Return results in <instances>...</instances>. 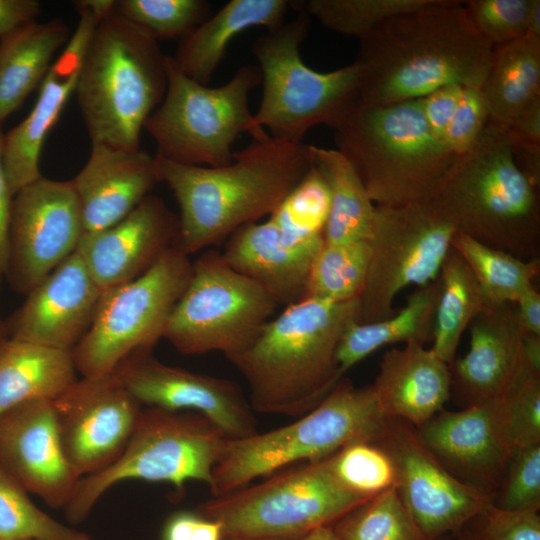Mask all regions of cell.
Listing matches in <instances>:
<instances>
[{
  "instance_id": "obj_1",
  "label": "cell",
  "mask_w": 540,
  "mask_h": 540,
  "mask_svg": "<svg viewBox=\"0 0 540 540\" xmlns=\"http://www.w3.org/2000/svg\"><path fill=\"white\" fill-rule=\"evenodd\" d=\"M492 56L464 1L431 0L359 39L360 101L389 105L447 85L481 88Z\"/></svg>"
},
{
  "instance_id": "obj_2",
  "label": "cell",
  "mask_w": 540,
  "mask_h": 540,
  "mask_svg": "<svg viewBox=\"0 0 540 540\" xmlns=\"http://www.w3.org/2000/svg\"><path fill=\"white\" fill-rule=\"evenodd\" d=\"M217 167L156 156L160 181L179 207L177 247L190 256L270 215L314 165L310 145L267 132Z\"/></svg>"
},
{
  "instance_id": "obj_3",
  "label": "cell",
  "mask_w": 540,
  "mask_h": 540,
  "mask_svg": "<svg viewBox=\"0 0 540 540\" xmlns=\"http://www.w3.org/2000/svg\"><path fill=\"white\" fill-rule=\"evenodd\" d=\"M354 322L358 299L303 298L271 318L247 348L227 357L248 385L253 411L299 417L317 406L342 379L336 350Z\"/></svg>"
},
{
  "instance_id": "obj_4",
  "label": "cell",
  "mask_w": 540,
  "mask_h": 540,
  "mask_svg": "<svg viewBox=\"0 0 540 540\" xmlns=\"http://www.w3.org/2000/svg\"><path fill=\"white\" fill-rule=\"evenodd\" d=\"M538 190L516 166L507 128L489 120L427 203L456 232L532 260L540 255Z\"/></svg>"
},
{
  "instance_id": "obj_5",
  "label": "cell",
  "mask_w": 540,
  "mask_h": 540,
  "mask_svg": "<svg viewBox=\"0 0 540 540\" xmlns=\"http://www.w3.org/2000/svg\"><path fill=\"white\" fill-rule=\"evenodd\" d=\"M166 89L158 41L112 8L91 35L74 92L91 145L139 150L144 124Z\"/></svg>"
},
{
  "instance_id": "obj_6",
  "label": "cell",
  "mask_w": 540,
  "mask_h": 540,
  "mask_svg": "<svg viewBox=\"0 0 540 540\" xmlns=\"http://www.w3.org/2000/svg\"><path fill=\"white\" fill-rule=\"evenodd\" d=\"M334 131L336 149L378 206L427 203L456 158L429 128L421 98L359 101Z\"/></svg>"
},
{
  "instance_id": "obj_7",
  "label": "cell",
  "mask_w": 540,
  "mask_h": 540,
  "mask_svg": "<svg viewBox=\"0 0 540 540\" xmlns=\"http://www.w3.org/2000/svg\"><path fill=\"white\" fill-rule=\"evenodd\" d=\"M387 419L371 385L342 378L313 409L292 423L226 441L208 486L213 497L249 485L295 463L315 462L358 441H378Z\"/></svg>"
},
{
  "instance_id": "obj_8",
  "label": "cell",
  "mask_w": 540,
  "mask_h": 540,
  "mask_svg": "<svg viewBox=\"0 0 540 540\" xmlns=\"http://www.w3.org/2000/svg\"><path fill=\"white\" fill-rule=\"evenodd\" d=\"M309 27L310 16L299 10L292 20L268 30L252 45L263 87L253 123L273 138L303 142L314 126L334 129L360 101L354 62L326 73L303 62L300 45Z\"/></svg>"
},
{
  "instance_id": "obj_9",
  "label": "cell",
  "mask_w": 540,
  "mask_h": 540,
  "mask_svg": "<svg viewBox=\"0 0 540 540\" xmlns=\"http://www.w3.org/2000/svg\"><path fill=\"white\" fill-rule=\"evenodd\" d=\"M227 439L199 413L143 408L122 454L102 471L80 479L63 508L66 519L81 523L109 489L124 481L168 483L178 491L189 481L209 486Z\"/></svg>"
},
{
  "instance_id": "obj_10",
  "label": "cell",
  "mask_w": 540,
  "mask_h": 540,
  "mask_svg": "<svg viewBox=\"0 0 540 540\" xmlns=\"http://www.w3.org/2000/svg\"><path fill=\"white\" fill-rule=\"evenodd\" d=\"M167 89L144 129L156 155L195 166L217 167L233 159L232 146L242 133H266L254 126L250 92L261 84L257 65L240 67L225 84L210 88L183 74L166 55Z\"/></svg>"
},
{
  "instance_id": "obj_11",
  "label": "cell",
  "mask_w": 540,
  "mask_h": 540,
  "mask_svg": "<svg viewBox=\"0 0 540 540\" xmlns=\"http://www.w3.org/2000/svg\"><path fill=\"white\" fill-rule=\"evenodd\" d=\"M269 476L213 497L197 512L219 522L228 540L292 538L332 526L368 500L337 481L328 457Z\"/></svg>"
},
{
  "instance_id": "obj_12",
  "label": "cell",
  "mask_w": 540,
  "mask_h": 540,
  "mask_svg": "<svg viewBox=\"0 0 540 540\" xmlns=\"http://www.w3.org/2000/svg\"><path fill=\"white\" fill-rule=\"evenodd\" d=\"M191 271L190 256L174 246L140 277L103 292L89 329L72 350L77 372L108 375L130 354L152 350Z\"/></svg>"
},
{
  "instance_id": "obj_13",
  "label": "cell",
  "mask_w": 540,
  "mask_h": 540,
  "mask_svg": "<svg viewBox=\"0 0 540 540\" xmlns=\"http://www.w3.org/2000/svg\"><path fill=\"white\" fill-rule=\"evenodd\" d=\"M276 307L266 291L234 270L221 252L207 250L192 262L163 338L182 354L220 352L227 358L251 344Z\"/></svg>"
},
{
  "instance_id": "obj_14",
  "label": "cell",
  "mask_w": 540,
  "mask_h": 540,
  "mask_svg": "<svg viewBox=\"0 0 540 540\" xmlns=\"http://www.w3.org/2000/svg\"><path fill=\"white\" fill-rule=\"evenodd\" d=\"M456 233L428 203L375 205L368 269L358 298L360 323L394 314L397 295L435 281Z\"/></svg>"
},
{
  "instance_id": "obj_15",
  "label": "cell",
  "mask_w": 540,
  "mask_h": 540,
  "mask_svg": "<svg viewBox=\"0 0 540 540\" xmlns=\"http://www.w3.org/2000/svg\"><path fill=\"white\" fill-rule=\"evenodd\" d=\"M84 233L72 180L45 177L23 187L12 201L5 279L27 295L75 252Z\"/></svg>"
},
{
  "instance_id": "obj_16",
  "label": "cell",
  "mask_w": 540,
  "mask_h": 540,
  "mask_svg": "<svg viewBox=\"0 0 540 540\" xmlns=\"http://www.w3.org/2000/svg\"><path fill=\"white\" fill-rule=\"evenodd\" d=\"M378 442L394 460L395 487L426 540L459 531L492 503V495L452 475L411 424L387 419Z\"/></svg>"
},
{
  "instance_id": "obj_17",
  "label": "cell",
  "mask_w": 540,
  "mask_h": 540,
  "mask_svg": "<svg viewBox=\"0 0 540 540\" xmlns=\"http://www.w3.org/2000/svg\"><path fill=\"white\" fill-rule=\"evenodd\" d=\"M53 405L63 451L80 479L122 454L143 409L114 373L77 379Z\"/></svg>"
},
{
  "instance_id": "obj_18",
  "label": "cell",
  "mask_w": 540,
  "mask_h": 540,
  "mask_svg": "<svg viewBox=\"0 0 540 540\" xmlns=\"http://www.w3.org/2000/svg\"><path fill=\"white\" fill-rule=\"evenodd\" d=\"M113 373L142 406L199 413L230 439L258 432L249 399L233 380L167 365L151 350L130 354Z\"/></svg>"
},
{
  "instance_id": "obj_19",
  "label": "cell",
  "mask_w": 540,
  "mask_h": 540,
  "mask_svg": "<svg viewBox=\"0 0 540 540\" xmlns=\"http://www.w3.org/2000/svg\"><path fill=\"white\" fill-rule=\"evenodd\" d=\"M113 4L114 0L75 2L79 21L74 33L40 84L30 113L4 135L3 165L13 196L42 177L39 159L44 141L75 92L82 59L97 23L112 10Z\"/></svg>"
},
{
  "instance_id": "obj_20",
  "label": "cell",
  "mask_w": 540,
  "mask_h": 540,
  "mask_svg": "<svg viewBox=\"0 0 540 540\" xmlns=\"http://www.w3.org/2000/svg\"><path fill=\"white\" fill-rule=\"evenodd\" d=\"M178 235V215L149 194L116 224L84 232L75 251L105 292L146 273L177 245Z\"/></svg>"
},
{
  "instance_id": "obj_21",
  "label": "cell",
  "mask_w": 540,
  "mask_h": 540,
  "mask_svg": "<svg viewBox=\"0 0 540 540\" xmlns=\"http://www.w3.org/2000/svg\"><path fill=\"white\" fill-rule=\"evenodd\" d=\"M0 462L54 509L69 503L80 481L63 451L50 400L30 401L0 416Z\"/></svg>"
},
{
  "instance_id": "obj_22",
  "label": "cell",
  "mask_w": 540,
  "mask_h": 540,
  "mask_svg": "<svg viewBox=\"0 0 540 540\" xmlns=\"http://www.w3.org/2000/svg\"><path fill=\"white\" fill-rule=\"evenodd\" d=\"M102 293L75 251L27 294L6 322L9 338L72 351L89 329Z\"/></svg>"
},
{
  "instance_id": "obj_23",
  "label": "cell",
  "mask_w": 540,
  "mask_h": 540,
  "mask_svg": "<svg viewBox=\"0 0 540 540\" xmlns=\"http://www.w3.org/2000/svg\"><path fill=\"white\" fill-rule=\"evenodd\" d=\"M417 431L457 479L489 495L500 488L511 453L501 437L494 403L440 411Z\"/></svg>"
},
{
  "instance_id": "obj_24",
  "label": "cell",
  "mask_w": 540,
  "mask_h": 540,
  "mask_svg": "<svg viewBox=\"0 0 540 540\" xmlns=\"http://www.w3.org/2000/svg\"><path fill=\"white\" fill-rule=\"evenodd\" d=\"M467 353L450 366L452 387L467 406L497 402L523 360V330L515 303L484 307L469 325Z\"/></svg>"
},
{
  "instance_id": "obj_25",
  "label": "cell",
  "mask_w": 540,
  "mask_h": 540,
  "mask_svg": "<svg viewBox=\"0 0 540 540\" xmlns=\"http://www.w3.org/2000/svg\"><path fill=\"white\" fill-rule=\"evenodd\" d=\"M72 182L84 232H96L122 220L161 181L155 155L91 145L86 164Z\"/></svg>"
},
{
  "instance_id": "obj_26",
  "label": "cell",
  "mask_w": 540,
  "mask_h": 540,
  "mask_svg": "<svg viewBox=\"0 0 540 540\" xmlns=\"http://www.w3.org/2000/svg\"><path fill=\"white\" fill-rule=\"evenodd\" d=\"M386 419L419 428L442 411L452 388L450 366L417 342L387 351L371 385Z\"/></svg>"
},
{
  "instance_id": "obj_27",
  "label": "cell",
  "mask_w": 540,
  "mask_h": 540,
  "mask_svg": "<svg viewBox=\"0 0 540 540\" xmlns=\"http://www.w3.org/2000/svg\"><path fill=\"white\" fill-rule=\"evenodd\" d=\"M225 241L226 262L285 307L303 298L312 260L324 243L291 244L269 219L245 225Z\"/></svg>"
},
{
  "instance_id": "obj_28",
  "label": "cell",
  "mask_w": 540,
  "mask_h": 540,
  "mask_svg": "<svg viewBox=\"0 0 540 540\" xmlns=\"http://www.w3.org/2000/svg\"><path fill=\"white\" fill-rule=\"evenodd\" d=\"M294 1L231 0L180 39L175 66L189 78L206 85L223 59L231 40L249 28L274 29L285 22Z\"/></svg>"
},
{
  "instance_id": "obj_29",
  "label": "cell",
  "mask_w": 540,
  "mask_h": 540,
  "mask_svg": "<svg viewBox=\"0 0 540 540\" xmlns=\"http://www.w3.org/2000/svg\"><path fill=\"white\" fill-rule=\"evenodd\" d=\"M76 372L72 351L9 338L0 350V416L30 401L56 400Z\"/></svg>"
},
{
  "instance_id": "obj_30",
  "label": "cell",
  "mask_w": 540,
  "mask_h": 540,
  "mask_svg": "<svg viewBox=\"0 0 540 540\" xmlns=\"http://www.w3.org/2000/svg\"><path fill=\"white\" fill-rule=\"evenodd\" d=\"M70 31L60 19L31 23L0 41V124L42 83Z\"/></svg>"
},
{
  "instance_id": "obj_31",
  "label": "cell",
  "mask_w": 540,
  "mask_h": 540,
  "mask_svg": "<svg viewBox=\"0 0 540 540\" xmlns=\"http://www.w3.org/2000/svg\"><path fill=\"white\" fill-rule=\"evenodd\" d=\"M440 284L438 278L411 293L405 306L388 318L370 322H354L343 332L336 350V364L344 374L382 346L395 343L432 341Z\"/></svg>"
},
{
  "instance_id": "obj_32",
  "label": "cell",
  "mask_w": 540,
  "mask_h": 540,
  "mask_svg": "<svg viewBox=\"0 0 540 540\" xmlns=\"http://www.w3.org/2000/svg\"><path fill=\"white\" fill-rule=\"evenodd\" d=\"M481 92L489 120L504 127L540 99V38L525 35L494 48Z\"/></svg>"
},
{
  "instance_id": "obj_33",
  "label": "cell",
  "mask_w": 540,
  "mask_h": 540,
  "mask_svg": "<svg viewBox=\"0 0 540 540\" xmlns=\"http://www.w3.org/2000/svg\"><path fill=\"white\" fill-rule=\"evenodd\" d=\"M310 147L316 165L327 180L331 195L324 242L340 244L367 240L375 205L354 168L337 149Z\"/></svg>"
},
{
  "instance_id": "obj_34",
  "label": "cell",
  "mask_w": 540,
  "mask_h": 540,
  "mask_svg": "<svg viewBox=\"0 0 540 540\" xmlns=\"http://www.w3.org/2000/svg\"><path fill=\"white\" fill-rule=\"evenodd\" d=\"M438 280L440 289L431 350L451 366L462 333L485 303L473 273L452 247L441 266Z\"/></svg>"
},
{
  "instance_id": "obj_35",
  "label": "cell",
  "mask_w": 540,
  "mask_h": 540,
  "mask_svg": "<svg viewBox=\"0 0 540 540\" xmlns=\"http://www.w3.org/2000/svg\"><path fill=\"white\" fill-rule=\"evenodd\" d=\"M451 247L473 273L485 307L515 303L540 272V259L524 260L459 232Z\"/></svg>"
},
{
  "instance_id": "obj_36",
  "label": "cell",
  "mask_w": 540,
  "mask_h": 540,
  "mask_svg": "<svg viewBox=\"0 0 540 540\" xmlns=\"http://www.w3.org/2000/svg\"><path fill=\"white\" fill-rule=\"evenodd\" d=\"M369 255L367 240L324 242L312 260L303 298L334 303L358 299L364 287Z\"/></svg>"
},
{
  "instance_id": "obj_37",
  "label": "cell",
  "mask_w": 540,
  "mask_h": 540,
  "mask_svg": "<svg viewBox=\"0 0 540 540\" xmlns=\"http://www.w3.org/2000/svg\"><path fill=\"white\" fill-rule=\"evenodd\" d=\"M330 201L329 185L314 161L309 172L286 195L268 219L291 244L324 241Z\"/></svg>"
},
{
  "instance_id": "obj_38",
  "label": "cell",
  "mask_w": 540,
  "mask_h": 540,
  "mask_svg": "<svg viewBox=\"0 0 540 540\" xmlns=\"http://www.w3.org/2000/svg\"><path fill=\"white\" fill-rule=\"evenodd\" d=\"M0 540H91L37 507L0 462Z\"/></svg>"
},
{
  "instance_id": "obj_39",
  "label": "cell",
  "mask_w": 540,
  "mask_h": 540,
  "mask_svg": "<svg viewBox=\"0 0 540 540\" xmlns=\"http://www.w3.org/2000/svg\"><path fill=\"white\" fill-rule=\"evenodd\" d=\"M332 527L341 540H426L395 486L357 506Z\"/></svg>"
},
{
  "instance_id": "obj_40",
  "label": "cell",
  "mask_w": 540,
  "mask_h": 540,
  "mask_svg": "<svg viewBox=\"0 0 540 540\" xmlns=\"http://www.w3.org/2000/svg\"><path fill=\"white\" fill-rule=\"evenodd\" d=\"M431 0H306L294 1L327 29L356 37L371 33L386 20L419 9Z\"/></svg>"
},
{
  "instance_id": "obj_41",
  "label": "cell",
  "mask_w": 540,
  "mask_h": 540,
  "mask_svg": "<svg viewBox=\"0 0 540 540\" xmlns=\"http://www.w3.org/2000/svg\"><path fill=\"white\" fill-rule=\"evenodd\" d=\"M494 413L511 455L540 444V370L524 361L509 389L494 403Z\"/></svg>"
},
{
  "instance_id": "obj_42",
  "label": "cell",
  "mask_w": 540,
  "mask_h": 540,
  "mask_svg": "<svg viewBox=\"0 0 540 540\" xmlns=\"http://www.w3.org/2000/svg\"><path fill=\"white\" fill-rule=\"evenodd\" d=\"M328 462L344 488L366 499L396 484L394 460L378 441L350 443L330 455Z\"/></svg>"
},
{
  "instance_id": "obj_43",
  "label": "cell",
  "mask_w": 540,
  "mask_h": 540,
  "mask_svg": "<svg viewBox=\"0 0 540 540\" xmlns=\"http://www.w3.org/2000/svg\"><path fill=\"white\" fill-rule=\"evenodd\" d=\"M113 9L156 41L182 39L211 15L205 0H119Z\"/></svg>"
},
{
  "instance_id": "obj_44",
  "label": "cell",
  "mask_w": 540,
  "mask_h": 540,
  "mask_svg": "<svg viewBox=\"0 0 540 540\" xmlns=\"http://www.w3.org/2000/svg\"><path fill=\"white\" fill-rule=\"evenodd\" d=\"M531 0H468L464 6L478 33L494 48L527 35Z\"/></svg>"
},
{
  "instance_id": "obj_45",
  "label": "cell",
  "mask_w": 540,
  "mask_h": 540,
  "mask_svg": "<svg viewBox=\"0 0 540 540\" xmlns=\"http://www.w3.org/2000/svg\"><path fill=\"white\" fill-rule=\"evenodd\" d=\"M495 506L506 510L539 511L540 444L512 453Z\"/></svg>"
},
{
  "instance_id": "obj_46",
  "label": "cell",
  "mask_w": 540,
  "mask_h": 540,
  "mask_svg": "<svg viewBox=\"0 0 540 540\" xmlns=\"http://www.w3.org/2000/svg\"><path fill=\"white\" fill-rule=\"evenodd\" d=\"M488 121L481 88L463 87L444 144L455 156L465 154L477 143Z\"/></svg>"
},
{
  "instance_id": "obj_47",
  "label": "cell",
  "mask_w": 540,
  "mask_h": 540,
  "mask_svg": "<svg viewBox=\"0 0 540 540\" xmlns=\"http://www.w3.org/2000/svg\"><path fill=\"white\" fill-rule=\"evenodd\" d=\"M480 516L483 521L478 540H540L537 511L506 510L491 503Z\"/></svg>"
},
{
  "instance_id": "obj_48",
  "label": "cell",
  "mask_w": 540,
  "mask_h": 540,
  "mask_svg": "<svg viewBox=\"0 0 540 540\" xmlns=\"http://www.w3.org/2000/svg\"><path fill=\"white\" fill-rule=\"evenodd\" d=\"M161 540H225L221 524L197 511H178L164 524Z\"/></svg>"
},
{
  "instance_id": "obj_49",
  "label": "cell",
  "mask_w": 540,
  "mask_h": 540,
  "mask_svg": "<svg viewBox=\"0 0 540 540\" xmlns=\"http://www.w3.org/2000/svg\"><path fill=\"white\" fill-rule=\"evenodd\" d=\"M463 87L456 84L443 86L421 98L423 112L428 126L435 137L443 144L448 125L458 106Z\"/></svg>"
},
{
  "instance_id": "obj_50",
  "label": "cell",
  "mask_w": 540,
  "mask_h": 540,
  "mask_svg": "<svg viewBox=\"0 0 540 540\" xmlns=\"http://www.w3.org/2000/svg\"><path fill=\"white\" fill-rule=\"evenodd\" d=\"M40 11L37 0H0V41L36 22Z\"/></svg>"
},
{
  "instance_id": "obj_51",
  "label": "cell",
  "mask_w": 540,
  "mask_h": 540,
  "mask_svg": "<svg viewBox=\"0 0 540 540\" xmlns=\"http://www.w3.org/2000/svg\"><path fill=\"white\" fill-rule=\"evenodd\" d=\"M4 134L0 124V286L5 279L8 260V233L13 195L3 165Z\"/></svg>"
},
{
  "instance_id": "obj_52",
  "label": "cell",
  "mask_w": 540,
  "mask_h": 540,
  "mask_svg": "<svg viewBox=\"0 0 540 540\" xmlns=\"http://www.w3.org/2000/svg\"><path fill=\"white\" fill-rule=\"evenodd\" d=\"M512 144L540 146V99L506 127Z\"/></svg>"
},
{
  "instance_id": "obj_53",
  "label": "cell",
  "mask_w": 540,
  "mask_h": 540,
  "mask_svg": "<svg viewBox=\"0 0 540 540\" xmlns=\"http://www.w3.org/2000/svg\"><path fill=\"white\" fill-rule=\"evenodd\" d=\"M515 304L525 333L540 335V294L535 287L528 288Z\"/></svg>"
},
{
  "instance_id": "obj_54",
  "label": "cell",
  "mask_w": 540,
  "mask_h": 540,
  "mask_svg": "<svg viewBox=\"0 0 540 540\" xmlns=\"http://www.w3.org/2000/svg\"><path fill=\"white\" fill-rule=\"evenodd\" d=\"M523 359L540 370V335L526 333L523 339Z\"/></svg>"
},
{
  "instance_id": "obj_55",
  "label": "cell",
  "mask_w": 540,
  "mask_h": 540,
  "mask_svg": "<svg viewBox=\"0 0 540 540\" xmlns=\"http://www.w3.org/2000/svg\"><path fill=\"white\" fill-rule=\"evenodd\" d=\"M228 540V539H227ZM255 540H341L332 526L314 529L304 535L292 538L255 539Z\"/></svg>"
},
{
  "instance_id": "obj_56",
  "label": "cell",
  "mask_w": 540,
  "mask_h": 540,
  "mask_svg": "<svg viewBox=\"0 0 540 540\" xmlns=\"http://www.w3.org/2000/svg\"><path fill=\"white\" fill-rule=\"evenodd\" d=\"M527 35L540 38V0H531L527 15Z\"/></svg>"
},
{
  "instance_id": "obj_57",
  "label": "cell",
  "mask_w": 540,
  "mask_h": 540,
  "mask_svg": "<svg viewBox=\"0 0 540 540\" xmlns=\"http://www.w3.org/2000/svg\"><path fill=\"white\" fill-rule=\"evenodd\" d=\"M8 339H9V334H8L7 324L3 320L0 314V350Z\"/></svg>"
},
{
  "instance_id": "obj_58",
  "label": "cell",
  "mask_w": 540,
  "mask_h": 540,
  "mask_svg": "<svg viewBox=\"0 0 540 540\" xmlns=\"http://www.w3.org/2000/svg\"><path fill=\"white\" fill-rule=\"evenodd\" d=\"M463 540H478L477 537H472V538H466V539H463Z\"/></svg>"
},
{
  "instance_id": "obj_59",
  "label": "cell",
  "mask_w": 540,
  "mask_h": 540,
  "mask_svg": "<svg viewBox=\"0 0 540 540\" xmlns=\"http://www.w3.org/2000/svg\"><path fill=\"white\" fill-rule=\"evenodd\" d=\"M225 540H227V539H225Z\"/></svg>"
}]
</instances>
